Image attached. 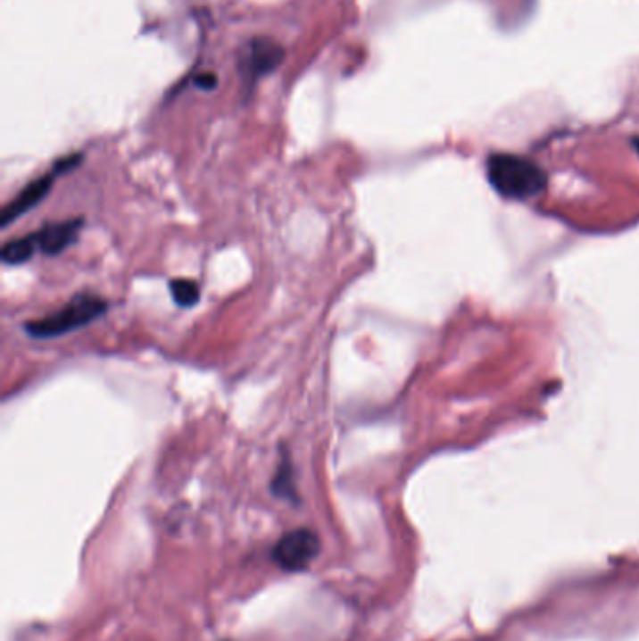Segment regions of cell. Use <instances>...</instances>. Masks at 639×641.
Segmentation results:
<instances>
[{"label":"cell","instance_id":"3957f363","mask_svg":"<svg viewBox=\"0 0 639 641\" xmlns=\"http://www.w3.org/2000/svg\"><path fill=\"white\" fill-rule=\"evenodd\" d=\"M83 162V154H70L62 160L56 162L53 165V169L49 173L42 175L40 179H36L32 182H29L21 192H19L6 206L3 209V214H0V225L3 228H6V225H10L12 221L21 218L25 212H29L30 209H34V206L40 203L53 187V182L54 179L62 175V173H68V171H73L75 167H78L79 163Z\"/></svg>","mask_w":639,"mask_h":641},{"label":"cell","instance_id":"277c9868","mask_svg":"<svg viewBox=\"0 0 639 641\" xmlns=\"http://www.w3.org/2000/svg\"><path fill=\"white\" fill-rule=\"evenodd\" d=\"M321 552V540L308 527H300L286 533L274 545L272 557L278 567L286 572L306 570Z\"/></svg>","mask_w":639,"mask_h":641},{"label":"cell","instance_id":"5b68a950","mask_svg":"<svg viewBox=\"0 0 639 641\" xmlns=\"http://www.w3.org/2000/svg\"><path fill=\"white\" fill-rule=\"evenodd\" d=\"M284 59V49L269 37H257L250 46L246 54H244L242 71L250 83L257 81L262 75L270 73L274 68Z\"/></svg>","mask_w":639,"mask_h":641},{"label":"cell","instance_id":"30bf717a","mask_svg":"<svg viewBox=\"0 0 639 641\" xmlns=\"http://www.w3.org/2000/svg\"><path fill=\"white\" fill-rule=\"evenodd\" d=\"M201 88H206V90H209V88H214V85H216V78H214V75L212 73H204V75H201V78H197V81H195Z\"/></svg>","mask_w":639,"mask_h":641},{"label":"cell","instance_id":"7a4b0ae2","mask_svg":"<svg viewBox=\"0 0 639 641\" xmlns=\"http://www.w3.org/2000/svg\"><path fill=\"white\" fill-rule=\"evenodd\" d=\"M487 179L495 190L510 199H529L546 186V175L527 158L514 154H494L487 160Z\"/></svg>","mask_w":639,"mask_h":641},{"label":"cell","instance_id":"8992f818","mask_svg":"<svg viewBox=\"0 0 639 641\" xmlns=\"http://www.w3.org/2000/svg\"><path fill=\"white\" fill-rule=\"evenodd\" d=\"M81 228H83V220L75 218V220H66V221L47 223L34 235L37 240V246H40V252H44L47 255H59L70 246V244L75 242V238L79 237Z\"/></svg>","mask_w":639,"mask_h":641},{"label":"cell","instance_id":"8fae6325","mask_svg":"<svg viewBox=\"0 0 639 641\" xmlns=\"http://www.w3.org/2000/svg\"><path fill=\"white\" fill-rule=\"evenodd\" d=\"M634 146H635V150L639 153V139H635V141H634Z\"/></svg>","mask_w":639,"mask_h":641},{"label":"cell","instance_id":"9c48e42d","mask_svg":"<svg viewBox=\"0 0 639 641\" xmlns=\"http://www.w3.org/2000/svg\"><path fill=\"white\" fill-rule=\"evenodd\" d=\"M169 289H171V296L175 300V304L180 308H192L199 303L201 291L194 279L177 278L171 281V284H169Z\"/></svg>","mask_w":639,"mask_h":641},{"label":"cell","instance_id":"52a82bcc","mask_svg":"<svg viewBox=\"0 0 639 641\" xmlns=\"http://www.w3.org/2000/svg\"><path fill=\"white\" fill-rule=\"evenodd\" d=\"M272 492L274 495L296 503L298 495H296V487H295V473H293V462H291V454L287 452V448L284 450L281 446V454H279V463L272 479Z\"/></svg>","mask_w":639,"mask_h":641},{"label":"cell","instance_id":"6da1fadb","mask_svg":"<svg viewBox=\"0 0 639 641\" xmlns=\"http://www.w3.org/2000/svg\"><path fill=\"white\" fill-rule=\"evenodd\" d=\"M107 312V303L92 293L75 295L68 304L46 317L32 319L25 323V332L34 339L59 337L68 332L79 330Z\"/></svg>","mask_w":639,"mask_h":641},{"label":"cell","instance_id":"ba28073f","mask_svg":"<svg viewBox=\"0 0 639 641\" xmlns=\"http://www.w3.org/2000/svg\"><path fill=\"white\" fill-rule=\"evenodd\" d=\"M37 250H40V246H37L36 235L32 233L21 238L8 240L3 250H0V259H3L6 265H23Z\"/></svg>","mask_w":639,"mask_h":641}]
</instances>
